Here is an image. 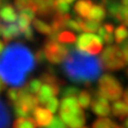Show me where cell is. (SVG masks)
Returning <instances> with one entry per match:
<instances>
[{"mask_svg":"<svg viewBox=\"0 0 128 128\" xmlns=\"http://www.w3.org/2000/svg\"><path fill=\"white\" fill-rule=\"evenodd\" d=\"M46 128H68V125L63 122V120L60 117H54L51 124Z\"/></svg>","mask_w":128,"mask_h":128,"instance_id":"obj_34","label":"cell"},{"mask_svg":"<svg viewBox=\"0 0 128 128\" xmlns=\"http://www.w3.org/2000/svg\"><path fill=\"white\" fill-rule=\"evenodd\" d=\"M23 35L25 37V39L28 41H32L33 38H34V32H33V28L30 26L28 28L27 30H25L23 32Z\"/></svg>","mask_w":128,"mask_h":128,"instance_id":"obj_37","label":"cell"},{"mask_svg":"<svg viewBox=\"0 0 128 128\" xmlns=\"http://www.w3.org/2000/svg\"><path fill=\"white\" fill-rule=\"evenodd\" d=\"M46 109L50 110L52 114L55 113V112H57V109L59 107V101H58V99L55 98V97L54 98H51L50 100L46 102Z\"/></svg>","mask_w":128,"mask_h":128,"instance_id":"obj_32","label":"cell"},{"mask_svg":"<svg viewBox=\"0 0 128 128\" xmlns=\"http://www.w3.org/2000/svg\"><path fill=\"white\" fill-rule=\"evenodd\" d=\"M115 126H116V124L112 120L108 118H104V117L97 119L92 124V128H115Z\"/></svg>","mask_w":128,"mask_h":128,"instance_id":"obj_25","label":"cell"},{"mask_svg":"<svg viewBox=\"0 0 128 128\" xmlns=\"http://www.w3.org/2000/svg\"><path fill=\"white\" fill-rule=\"evenodd\" d=\"M22 32L20 30L18 25L16 23L12 24H5L2 23V35L3 41L5 44H8L14 38H17L21 35Z\"/></svg>","mask_w":128,"mask_h":128,"instance_id":"obj_12","label":"cell"},{"mask_svg":"<svg viewBox=\"0 0 128 128\" xmlns=\"http://www.w3.org/2000/svg\"><path fill=\"white\" fill-rule=\"evenodd\" d=\"M127 74H128V70H127Z\"/></svg>","mask_w":128,"mask_h":128,"instance_id":"obj_47","label":"cell"},{"mask_svg":"<svg viewBox=\"0 0 128 128\" xmlns=\"http://www.w3.org/2000/svg\"><path fill=\"white\" fill-rule=\"evenodd\" d=\"M79 93H80V90L75 86L66 87L62 92L63 97H76L77 95H79Z\"/></svg>","mask_w":128,"mask_h":128,"instance_id":"obj_33","label":"cell"},{"mask_svg":"<svg viewBox=\"0 0 128 128\" xmlns=\"http://www.w3.org/2000/svg\"><path fill=\"white\" fill-rule=\"evenodd\" d=\"M66 75L74 82L90 86L101 75V60L79 50H72L63 64Z\"/></svg>","mask_w":128,"mask_h":128,"instance_id":"obj_2","label":"cell"},{"mask_svg":"<svg viewBox=\"0 0 128 128\" xmlns=\"http://www.w3.org/2000/svg\"><path fill=\"white\" fill-rule=\"evenodd\" d=\"M115 128H124V127H122V126H120V125H118V124H116V126H115Z\"/></svg>","mask_w":128,"mask_h":128,"instance_id":"obj_45","label":"cell"},{"mask_svg":"<svg viewBox=\"0 0 128 128\" xmlns=\"http://www.w3.org/2000/svg\"><path fill=\"white\" fill-rule=\"evenodd\" d=\"M102 68L106 71H117L124 68L127 64L122 48L118 46H106L100 57Z\"/></svg>","mask_w":128,"mask_h":128,"instance_id":"obj_4","label":"cell"},{"mask_svg":"<svg viewBox=\"0 0 128 128\" xmlns=\"http://www.w3.org/2000/svg\"><path fill=\"white\" fill-rule=\"evenodd\" d=\"M60 88L61 86L57 84H44L36 95L39 104L46 105L51 98H54L59 94Z\"/></svg>","mask_w":128,"mask_h":128,"instance_id":"obj_9","label":"cell"},{"mask_svg":"<svg viewBox=\"0 0 128 128\" xmlns=\"http://www.w3.org/2000/svg\"><path fill=\"white\" fill-rule=\"evenodd\" d=\"M5 88H6V84L0 78V93L3 91V90H5Z\"/></svg>","mask_w":128,"mask_h":128,"instance_id":"obj_38","label":"cell"},{"mask_svg":"<svg viewBox=\"0 0 128 128\" xmlns=\"http://www.w3.org/2000/svg\"><path fill=\"white\" fill-rule=\"evenodd\" d=\"M43 50L45 51L46 60L52 64H59L64 62L69 54L70 48L62 45L57 40L48 38L44 43Z\"/></svg>","mask_w":128,"mask_h":128,"instance_id":"obj_6","label":"cell"},{"mask_svg":"<svg viewBox=\"0 0 128 128\" xmlns=\"http://www.w3.org/2000/svg\"><path fill=\"white\" fill-rule=\"evenodd\" d=\"M0 1H1V0H0Z\"/></svg>","mask_w":128,"mask_h":128,"instance_id":"obj_48","label":"cell"},{"mask_svg":"<svg viewBox=\"0 0 128 128\" xmlns=\"http://www.w3.org/2000/svg\"><path fill=\"white\" fill-rule=\"evenodd\" d=\"M27 86L28 90L30 91V93L32 94H37L40 88L43 86V82L40 79H32V81H30L28 82H27V84H25Z\"/></svg>","mask_w":128,"mask_h":128,"instance_id":"obj_28","label":"cell"},{"mask_svg":"<svg viewBox=\"0 0 128 128\" xmlns=\"http://www.w3.org/2000/svg\"><path fill=\"white\" fill-rule=\"evenodd\" d=\"M128 38V30L127 27L124 25H120L115 30L114 39L117 44H122Z\"/></svg>","mask_w":128,"mask_h":128,"instance_id":"obj_24","label":"cell"},{"mask_svg":"<svg viewBox=\"0 0 128 128\" xmlns=\"http://www.w3.org/2000/svg\"><path fill=\"white\" fill-rule=\"evenodd\" d=\"M98 92L108 101H118L122 95V86L111 74H104L98 82Z\"/></svg>","mask_w":128,"mask_h":128,"instance_id":"obj_5","label":"cell"},{"mask_svg":"<svg viewBox=\"0 0 128 128\" xmlns=\"http://www.w3.org/2000/svg\"><path fill=\"white\" fill-rule=\"evenodd\" d=\"M37 7V14L42 17H48L53 14L54 0H32Z\"/></svg>","mask_w":128,"mask_h":128,"instance_id":"obj_13","label":"cell"},{"mask_svg":"<svg viewBox=\"0 0 128 128\" xmlns=\"http://www.w3.org/2000/svg\"><path fill=\"white\" fill-rule=\"evenodd\" d=\"M12 128H37V124L32 118H17L12 124Z\"/></svg>","mask_w":128,"mask_h":128,"instance_id":"obj_20","label":"cell"},{"mask_svg":"<svg viewBox=\"0 0 128 128\" xmlns=\"http://www.w3.org/2000/svg\"><path fill=\"white\" fill-rule=\"evenodd\" d=\"M124 126H125V128H128V119L125 120V122H124Z\"/></svg>","mask_w":128,"mask_h":128,"instance_id":"obj_43","label":"cell"},{"mask_svg":"<svg viewBox=\"0 0 128 128\" xmlns=\"http://www.w3.org/2000/svg\"><path fill=\"white\" fill-rule=\"evenodd\" d=\"M34 57H35V60H36V62L38 63V64H42V63H44L46 59V54H45V51H44L43 48L36 50L35 54H34Z\"/></svg>","mask_w":128,"mask_h":128,"instance_id":"obj_36","label":"cell"},{"mask_svg":"<svg viewBox=\"0 0 128 128\" xmlns=\"http://www.w3.org/2000/svg\"><path fill=\"white\" fill-rule=\"evenodd\" d=\"M82 128H88V127H82Z\"/></svg>","mask_w":128,"mask_h":128,"instance_id":"obj_46","label":"cell"},{"mask_svg":"<svg viewBox=\"0 0 128 128\" xmlns=\"http://www.w3.org/2000/svg\"><path fill=\"white\" fill-rule=\"evenodd\" d=\"M14 6L19 12H21L25 9H28V8H33V9L36 10L37 12L36 5L33 3L32 0H14Z\"/></svg>","mask_w":128,"mask_h":128,"instance_id":"obj_29","label":"cell"},{"mask_svg":"<svg viewBox=\"0 0 128 128\" xmlns=\"http://www.w3.org/2000/svg\"><path fill=\"white\" fill-rule=\"evenodd\" d=\"M120 6H122V5L120 4L119 2L115 1V0L110 1V2H108V3H106V4H105L106 10H107L108 15H109L111 18H114V19L116 18L117 14H118V12H119Z\"/></svg>","mask_w":128,"mask_h":128,"instance_id":"obj_27","label":"cell"},{"mask_svg":"<svg viewBox=\"0 0 128 128\" xmlns=\"http://www.w3.org/2000/svg\"><path fill=\"white\" fill-rule=\"evenodd\" d=\"M32 115H33V118H34L37 126L41 128L48 127L53 120V116L50 111L46 108L40 107V106H37L36 108L33 110Z\"/></svg>","mask_w":128,"mask_h":128,"instance_id":"obj_11","label":"cell"},{"mask_svg":"<svg viewBox=\"0 0 128 128\" xmlns=\"http://www.w3.org/2000/svg\"><path fill=\"white\" fill-rule=\"evenodd\" d=\"M98 33H99L100 37L102 38V40L104 41V43L109 45V46L113 43V41H114V37L112 35V33L109 32H107L104 28V26H101V28H100L99 30H98Z\"/></svg>","mask_w":128,"mask_h":128,"instance_id":"obj_30","label":"cell"},{"mask_svg":"<svg viewBox=\"0 0 128 128\" xmlns=\"http://www.w3.org/2000/svg\"><path fill=\"white\" fill-rule=\"evenodd\" d=\"M66 28H69V30H72L76 32H80L82 30H81V27L76 20H73L72 18H70L68 20V22L66 24Z\"/></svg>","mask_w":128,"mask_h":128,"instance_id":"obj_35","label":"cell"},{"mask_svg":"<svg viewBox=\"0 0 128 128\" xmlns=\"http://www.w3.org/2000/svg\"><path fill=\"white\" fill-rule=\"evenodd\" d=\"M7 97L10 104H14L19 100V88H10L7 92Z\"/></svg>","mask_w":128,"mask_h":128,"instance_id":"obj_31","label":"cell"},{"mask_svg":"<svg viewBox=\"0 0 128 128\" xmlns=\"http://www.w3.org/2000/svg\"><path fill=\"white\" fill-rule=\"evenodd\" d=\"M91 110L94 114L100 117H106L110 114L112 108L108 104V100L101 95L98 90L94 92V98L91 102Z\"/></svg>","mask_w":128,"mask_h":128,"instance_id":"obj_8","label":"cell"},{"mask_svg":"<svg viewBox=\"0 0 128 128\" xmlns=\"http://www.w3.org/2000/svg\"><path fill=\"white\" fill-rule=\"evenodd\" d=\"M17 14L14 7L9 2L1 0L0 1V23L12 24L17 21Z\"/></svg>","mask_w":128,"mask_h":128,"instance_id":"obj_10","label":"cell"},{"mask_svg":"<svg viewBox=\"0 0 128 128\" xmlns=\"http://www.w3.org/2000/svg\"><path fill=\"white\" fill-rule=\"evenodd\" d=\"M78 102H79V104L82 108H84V109L88 108L92 102V97L90 92L87 91V90L80 91L79 95H78Z\"/></svg>","mask_w":128,"mask_h":128,"instance_id":"obj_23","label":"cell"},{"mask_svg":"<svg viewBox=\"0 0 128 128\" xmlns=\"http://www.w3.org/2000/svg\"><path fill=\"white\" fill-rule=\"evenodd\" d=\"M32 19L30 18L28 15L22 14V12H19L18 18H17V22L16 24L18 25L20 30L23 32L25 30H27L28 28L30 26V23H32Z\"/></svg>","mask_w":128,"mask_h":128,"instance_id":"obj_26","label":"cell"},{"mask_svg":"<svg viewBox=\"0 0 128 128\" xmlns=\"http://www.w3.org/2000/svg\"><path fill=\"white\" fill-rule=\"evenodd\" d=\"M32 26L38 32H40L41 34H44L46 36H50L52 34V28L51 25L48 24L46 22L43 21L41 19L35 18L32 21Z\"/></svg>","mask_w":128,"mask_h":128,"instance_id":"obj_19","label":"cell"},{"mask_svg":"<svg viewBox=\"0 0 128 128\" xmlns=\"http://www.w3.org/2000/svg\"><path fill=\"white\" fill-rule=\"evenodd\" d=\"M10 125V113L3 102L0 100V128H9Z\"/></svg>","mask_w":128,"mask_h":128,"instance_id":"obj_18","label":"cell"},{"mask_svg":"<svg viewBox=\"0 0 128 128\" xmlns=\"http://www.w3.org/2000/svg\"><path fill=\"white\" fill-rule=\"evenodd\" d=\"M64 2H66V3H68V4H71V3H73L74 1H75V0H64Z\"/></svg>","mask_w":128,"mask_h":128,"instance_id":"obj_42","label":"cell"},{"mask_svg":"<svg viewBox=\"0 0 128 128\" xmlns=\"http://www.w3.org/2000/svg\"><path fill=\"white\" fill-rule=\"evenodd\" d=\"M60 118L69 128H82L86 115L76 97H63L60 104Z\"/></svg>","mask_w":128,"mask_h":128,"instance_id":"obj_3","label":"cell"},{"mask_svg":"<svg viewBox=\"0 0 128 128\" xmlns=\"http://www.w3.org/2000/svg\"><path fill=\"white\" fill-rule=\"evenodd\" d=\"M92 0H78L74 5V12L82 18H87L93 7Z\"/></svg>","mask_w":128,"mask_h":128,"instance_id":"obj_14","label":"cell"},{"mask_svg":"<svg viewBox=\"0 0 128 128\" xmlns=\"http://www.w3.org/2000/svg\"><path fill=\"white\" fill-rule=\"evenodd\" d=\"M81 30H84V32L87 33H94L99 30V28H101L100 22H96V21H92V20H88V19H82V18H77L76 19Z\"/></svg>","mask_w":128,"mask_h":128,"instance_id":"obj_17","label":"cell"},{"mask_svg":"<svg viewBox=\"0 0 128 128\" xmlns=\"http://www.w3.org/2000/svg\"><path fill=\"white\" fill-rule=\"evenodd\" d=\"M40 80L42 81V82H45V84H57L61 86L64 84V82L63 80L59 79L53 72H50V71L42 73V75L40 76Z\"/></svg>","mask_w":128,"mask_h":128,"instance_id":"obj_22","label":"cell"},{"mask_svg":"<svg viewBox=\"0 0 128 128\" xmlns=\"http://www.w3.org/2000/svg\"><path fill=\"white\" fill-rule=\"evenodd\" d=\"M35 66V57L28 46L22 43L10 44L0 55V78L14 88L24 86Z\"/></svg>","mask_w":128,"mask_h":128,"instance_id":"obj_1","label":"cell"},{"mask_svg":"<svg viewBox=\"0 0 128 128\" xmlns=\"http://www.w3.org/2000/svg\"><path fill=\"white\" fill-rule=\"evenodd\" d=\"M124 101L126 102L128 104V88L124 91Z\"/></svg>","mask_w":128,"mask_h":128,"instance_id":"obj_39","label":"cell"},{"mask_svg":"<svg viewBox=\"0 0 128 128\" xmlns=\"http://www.w3.org/2000/svg\"><path fill=\"white\" fill-rule=\"evenodd\" d=\"M4 46H5L4 41H1V40H0V55H1L2 51H3V50H4Z\"/></svg>","mask_w":128,"mask_h":128,"instance_id":"obj_40","label":"cell"},{"mask_svg":"<svg viewBox=\"0 0 128 128\" xmlns=\"http://www.w3.org/2000/svg\"><path fill=\"white\" fill-rule=\"evenodd\" d=\"M57 41L62 44H68L71 45L75 43V41H77V38L76 35L74 34L72 32H69V30H62L58 33L57 35Z\"/></svg>","mask_w":128,"mask_h":128,"instance_id":"obj_21","label":"cell"},{"mask_svg":"<svg viewBox=\"0 0 128 128\" xmlns=\"http://www.w3.org/2000/svg\"><path fill=\"white\" fill-rule=\"evenodd\" d=\"M2 35V23H0V36Z\"/></svg>","mask_w":128,"mask_h":128,"instance_id":"obj_44","label":"cell"},{"mask_svg":"<svg viewBox=\"0 0 128 128\" xmlns=\"http://www.w3.org/2000/svg\"><path fill=\"white\" fill-rule=\"evenodd\" d=\"M76 42L77 50L91 55L99 54L102 50L104 41L101 37L95 35L94 33H82L79 35Z\"/></svg>","mask_w":128,"mask_h":128,"instance_id":"obj_7","label":"cell"},{"mask_svg":"<svg viewBox=\"0 0 128 128\" xmlns=\"http://www.w3.org/2000/svg\"><path fill=\"white\" fill-rule=\"evenodd\" d=\"M112 113L120 120L128 117V104L126 102L118 100L112 105Z\"/></svg>","mask_w":128,"mask_h":128,"instance_id":"obj_16","label":"cell"},{"mask_svg":"<svg viewBox=\"0 0 128 128\" xmlns=\"http://www.w3.org/2000/svg\"><path fill=\"white\" fill-rule=\"evenodd\" d=\"M120 2H122V5L128 7V0H120Z\"/></svg>","mask_w":128,"mask_h":128,"instance_id":"obj_41","label":"cell"},{"mask_svg":"<svg viewBox=\"0 0 128 128\" xmlns=\"http://www.w3.org/2000/svg\"><path fill=\"white\" fill-rule=\"evenodd\" d=\"M106 7L104 4H94L92 7L90 12L87 16L88 20L96 21V22H101L106 16Z\"/></svg>","mask_w":128,"mask_h":128,"instance_id":"obj_15","label":"cell"}]
</instances>
